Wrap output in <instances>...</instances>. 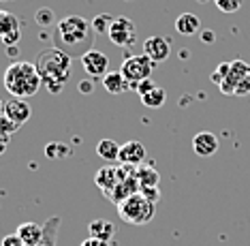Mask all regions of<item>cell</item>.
<instances>
[{"mask_svg": "<svg viewBox=\"0 0 250 246\" xmlns=\"http://www.w3.org/2000/svg\"><path fill=\"white\" fill-rule=\"evenodd\" d=\"M94 37H96V32L90 20H86L82 15H64L54 28L52 41H54V47L62 49L71 58L73 56L82 58L86 51L92 49Z\"/></svg>", "mask_w": 250, "mask_h": 246, "instance_id": "obj_1", "label": "cell"}, {"mask_svg": "<svg viewBox=\"0 0 250 246\" xmlns=\"http://www.w3.org/2000/svg\"><path fill=\"white\" fill-rule=\"evenodd\" d=\"M35 67L43 79V84L47 86V90L52 94H58L62 86L69 82L71 77V56L64 54L58 47H45L37 56Z\"/></svg>", "mask_w": 250, "mask_h": 246, "instance_id": "obj_2", "label": "cell"}, {"mask_svg": "<svg viewBox=\"0 0 250 246\" xmlns=\"http://www.w3.org/2000/svg\"><path fill=\"white\" fill-rule=\"evenodd\" d=\"M2 84L13 99H30V96L39 92L43 79L39 75L35 62L20 60V62H11L7 67Z\"/></svg>", "mask_w": 250, "mask_h": 246, "instance_id": "obj_3", "label": "cell"}, {"mask_svg": "<svg viewBox=\"0 0 250 246\" xmlns=\"http://www.w3.org/2000/svg\"><path fill=\"white\" fill-rule=\"evenodd\" d=\"M118 214H120V219L124 223H128V225H147V223L154 219L156 208H154V203L139 191L118 205Z\"/></svg>", "mask_w": 250, "mask_h": 246, "instance_id": "obj_4", "label": "cell"}, {"mask_svg": "<svg viewBox=\"0 0 250 246\" xmlns=\"http://www.w3.org/2000/svg\"><path fill=\"white\" fill-rule=\"evenodd\" d=\"M152 68H154V62L147 58L146 54H139V56H128V58H124L122 67H120V73L124 75V79L135 88L141 79H147L152 75Z\"/></svg>", "mask_w": 250, "mask_h": 246, "instance_id": "obj_5", "label": "cell"}, {"mask_svg": "<svg viewBox=\"0 0 250 246\" xmlns=\"http://www.w3.org/2000/svg\"><path fill=\"white\" fill-rule=\"evenodd\" d=\"M107 37H109V41L113 45H118V47H128V45H133L135 39H137V26H135V22L128 20V17H113Z\"/></svg>", "mask_w": 250, "mask_h": 246, "instance_id": "obj_6", "label": "cell"}, {"mask_svg": "<svg viewBox=\"0 0 250 246\" xmlns=\"http://www.w3.org/2000/svg\"><path fill=\"white\" fill-rule=\"evenodd\" d=\"M79 60H82L83 71H86L90 77H94V79H101V77H105L107 73H109V58H107V54H103V51H99L94 47L90 51H86Z\"/></svg>", "mask_w": 250, "mask_h": 246, "instance_id": "obj_7", "label": "cell"}, {"mask_svg": "<svg viewBox=\"0 0 250 246\" xmlns=\"http://www.w3.org/2000/svg\"><path fill=\"white\" fill-rule=\"evenodd\" d=\"M144 54L154 62V65L165 62L169 58V54H171V43L165 37H158V34L156 37H150V39H146V43H144Z\"/></svg>", "mask_w": 250, "mask_h": 246, "instance_id": "obj_8", "label": "cell"}, {"mask_svg": "<svg viewBox=\"0 0 250 246\" xmlns=\"http://www.w3.org/2000/svg\"><path fill=\"white\" fill-rule=\"evenodd\" d=\"M246 75H250V65H248V62L233 60L231 67H229V75H227V79L220 84V90H223L225 94H235L237 84H240Z\"/></svg>", "mask_w": 250, "mask_h": 246, "instance_id": "obj_9", "label": "cell"}, {"mask_svg": "<svg viewBox=\"0 0 250 246\" xmlns=\"http://www.w3.org/2000/svg\"><path fill=\"white\" fill-rule=\"evenodd\" d=\"M118 161L122 165H128V167H139V165L146 161V146L135 139L126 141V144H122V148H120V158H118Z\"/></svg>", "mask_w": 250, "mask_h": 246, "instance_id": "obj_10", "label": "cell"}, {"mask_svg": "<svg viewBox=\"0 0 250 246\" xmlns=\"http://www.w3.org/2000/svg\"><path fill=\"white\" fill-rule=\"evenodd\" d=\"M4 116H7L11 122H15L18 127H21V124L26 122L28 118H30V105H28V101L26 99H11L9 103H4Z\"/></svg>", "mask_w": 250, "mask_h": 246, "instance_id": "obj_11", "label": "cell"}, {"mask_svg": "<svg viewBox=\"0 0 250 246\" xmlns=\"http://www.w3.org/2000/svg\"><path fill=\"white\" fill-rule=\"evenodd\" d=\"M192 150L197 157H212L218 150V137L209 131H201L192 137Z\"/></svg>", "mask_w": 250, "mask_h": 246, "instance_id": "obj_12", "label": "cell"}, {"mask_svg": "<svg viewBox=\"0 0 250 246\" xmlns=\"http://www.w3.org/2000/svg\"><path fill=\"white\" fill-rule=\"evenodd\" d=\"M139 191H141V184H139V180H137V171H135V174H130L128 178H124L120 184L113 188V193L109 195V199L116 205H120L124 199H128L130 195H135V193H139Z\"/></svg>", "mask_w": 250, "mask_h": 246, "instance_id": "obj_13", "label": "cell"}, {"mask_svg": "<svg viewBox=\"0 0 250 246\" xmlns=\"http://www.w3.org/2000/svg\"><path fill=\"white\" fill-rule=\"evenodd\" d=\"M103 88L109 94H113V96H120V94L126 92V90L133 88V86H130L126 79H124V75H122L120 71H109L103 77Z\"/></svg>", "mask_w": 250, "mask_h": 246, "instance_id": "obj_14", "label": "cell"}, {"mask_svg": "<svg viewBox=\"0 0 250 246\" xmlns=\"http://www.w3.org/2000/svg\"><path fill=\"white\" fill-rule=\"evenodd\" d=\"M15 233L24 240L26 246H37V244H41V240L45 236V227L37 225V223H21Z\"/></svg>", "mask_w": 250, "mask_h": 246, "instance_id": "obj_15", "label": "cell"}, {"mask_svg": "<svg viewBox=\"0 0 250 246\" xmlns=\"http://www.w3.org/2000/svg\"><path fill=\"white\" fill-rule=\"evenodd\" d=\"M175 30L184 37H192V34L201 32V20L195 13H182L175 20Z\"/></svg>", "mask_w": 250, "mask_h": 246, "instance_id": "obj_16", "label": "cell"}, {"mask_svg": "<svg viewBox=\"0 0 250 246\" xmlns=\"http://www.w3.org/2000/svg\"><path fill=\"white\" fill-rule=\"evenodd\" d=\"M88 231H90V238L103 240V242H111L113 233H116V227H113L109 221H105V219H96V221L90 223Z\"/></svg>", "mask_w": 250, "mask_h": 246, "instance_id": "obj_17", "label": "cell"}, {"mask_svg": "<svg viewBox=\"0 0 250 246\" xmlns=\"http://www.w3.org/2000/svg\"><path fill=\"white\" fill-rule=\"evenodd\" d=\"M120 144L118 141H113V139H101L99 144H96V154H99L103 161L107 163H113V161H118L120 158Z\"/></svg>", "mask_w": 250, "mask_h": 246, "instance_id": "obj_18", "label": "cell"}, {"mask_svg": "<svg viewBox=\"0 0 250 246\" xmlns=\"http://www.w3.org/2000/svg\"><path fill=\"white\" fill-rule=\"evenodd\" d=\"M137 180H139L141 188H150V186H158L161 176H158V171L152 167V165H139L137 167Z\"/></svg>", "mask_w": 250, "mask_h": 246, "instance_id": "obj_19", "label": "cell"}, {"mask_svg": "<svg viewBox=\"0 0 250 246\" xmlns=\"http://www.w3.org/2000/svg\"><path fill=\"white\" fill-rule=\"evenodd\" d=\"M165 101H167V92H165L161 86H156L154 90H150L147 94L141 96V103H144L146 107H150V110H158V107H163Z\"/></svg>", "mask_w": 250, "mask_h": 246, "instance_id": "obj_20", "label": "cell"}, {"mask_svg": "<svg viewBox=\"0 0 250 246\" xmlns=\"http://www.w3.org/2000/svg\"><path fill=\"white\" fill-rule=\"evenodd\" d=\"M20 30V22L18 17H15L13 13H9V11H2L0 9V39L7 37V34Z\"/></svg>", "mask_w": 250, "mask_h": 246, "instance_id": "obj_21", "label": "cell"}, {"mask_svg": "<svg viewBox=\"0 0 250 246\" xmlns=\"http://www.w3.org/2000/svg\"><path fill=\"white\" fill-rule=\"evenodd\" d=\"M111 22H113V17H111V15H107V13L96 15L94 20H92L94 32H96V34H107V32H109V28H111Z\"/></svg>", "mask_w": 250, "mask_h": 246, "instance_id": "obj_22", "label": "cell"}, {"mask_svg": "<svg viewBox=\"0 0 250 246\" xmlns=\"http://www.w3.org/2000/svg\"><path fill=\"white\" fill-rule=\"evenodd\" d=\"M45 154H47L49 158H64L66 154H69V146L60 144V141H52V144L45 146Z\"/></svg>", "mask_w": 250, "mask_h": 246, "instance_id": "obj_23", "label": "cell"}, {"mask_svg": "<svg viewBox=\"0 0 250 246\" xmlns=\"http://www.w3.org/2000/svg\"><path fill=\"white\" fill-rule=\"evenodd\" d=\"M35 22L41 28H49L54 24V11L52 9H47V7H43V9H39L37 11V15H35Z\"/></svg>", "mask_w": 250, "mask_h": 246, "instance_id": "obj_24", "label": "cell"}, {"mask_svg": "<svg viewBox=\"0 0 250 246\" xmlns=\"http://www.w3.org/2000/svg\"><path fill=\"white\" fill-rule=\"evenodd\" d=\"M214 4L223 13H237L242 7V0H214Z\"/></svg>", "mask_w": 250, "mask_h": 246, "instance_id": "obj_25", "label": "cell"}, {"mask_svg": "<svg viewBox=\"0 0 250 246\" xmlns=\"http://www.w3.org/2000/svg\"><path fill=\"white\" fill-rule=\"evenodd\" d=\"M18 129H20L18 124H15V122H11V120H9L7 116H4V113H0V133L9 137V135H13Z\"/></svg>", "mask_w": 250, "mask_h": 246, "instance_id": "obj_26", "label": "cell"}, {"mask_svg": "<svg viewBox=\"0 0 250 246\" xmlns=\"http://www.w3.org/2000/svg\"><path fill=\"white\" fill-rule=\"evenodd\" d=\"M229 67H231V62H225V65H220V67L212 73V82L218 84V86L223 84L225 79H227V75H229Z\"/></svg>", "mask_w": 250, "mask_h": 246, "instance_id": "obj_27", "label": "cell"}, {"mask_svg": "<svg viewBox=\"0 0 250 246\" xmlns=\"http://www.w3.org/2000/svg\"><path fill=\"white\" fill-rule=\"evenodd\" d=\"M154 88H156V84L152 82L150 77H147V79H141V82H139L137 86H135V90H137V92H139V96L147 94V92H150V90H154Z\"/></svg>", "mask_w": 250, "mask_h": 246, "instance_id": "obj_28", "label": "cell"}, {"mask_svg": "<svg viewBox=\"0 0 250 246\" xmlns=\"http://www.w3.org/2000/svg\"><path fill=\"white\" fill-rule=\"evenodd\" d=\"M0 246H26V244H24V240H21L18 233H9V236L2 238V244Z\"/></svg>", "mask_w": 250, "mask_h": 246, "instance_id": "obj_29", "label": "cell"}, {"mask_svg": "<svg viewBox=\"0 0 250 246\" xmlns=\"http://www.w3.org/2000/svg\"><path fill=\"white\" fill-rule=\"evenodd\" d=\"M246 94H250V75L244 77L235 88V96H246Z\"/></svg>", "mask_w": 250, "mask_h": 246, "instance_id": "obj_30", "label": "cell"}, {"mask_svg": "<svg viewBox=\"0 0 250 246\" xmlns=\"http://www.w3.org/2000/svg\"><path fill=\"white\" fill-rule=\"evenodd\" d=\"M141 193L150 199L152 203H156L158 201V197H161V191H158V186H150V188H141Z\"/></svg>", "mask_w": 250, "mask_h": 246, "instance_id": "obj_31", "label": "cell"}, {"mask_svg": "<svg viewBox=\"0 0 250 246\" xmlns=\"http://www.w3.org/2000/svg\"><path fill=\"white\" fill-rule=\"evenodd\" d=\"M20 37H21V30H15V32H11V34H7V37H2L0 41H2L4 45H15L20 41Z\"/></svg>", "mask_w": 250, "mask_h": 246, "instance_id": "obj_32", "label": "cell"}, {"mask_svg": "<svg viewBox=\"0 0 250 246\" xmlns=\"http://www.w3.org/2000/svg\"><path fill=\"white\" fill-rule=\"evenodd\" d=\"M92 90H94L92 79H83V82H79V92H92Z\"/></svg>", "mask_w": 250, "mask_h": 246, "instance_id": "obj_33", "label": "cell"}, {"mask_svg": "<svg viewBox=\"0 0 250 246\" xmlns=\"http://www.w3.org/2000/svg\"><path fill=\"white\" fill-rule=\"evenodd\" d=\"M79 246H111L109 242H103V240H96V238H88L86 242H82Z\"/></svg>", "mask_w": 250, "mask_h": 246, "instance_id": "obj_34", "label": "cell"}, {"mask_svg": "<svg viewBox=\"0 0 250 246\" xmlns=\"http://www.w3.org/2000/svg\"><path fill=\"white\" fill-rule=\"evenodd\" d=\"M214 39H216V34L212 30H203L201 32V41H206V43H214Z\"/></svg>", "mask_w": 250, "mask_h": 246, "instance_id": "obj_35", "label": "cell"}, {"mask_svg": "<svg viewBox=\"0 0 250 246\" xmlns=\"http://www.w3.org/2000/svg\"><path fill=\"white\" fill-rule=\"evenodd\" d=\"M7 141H9V137H7V135H2V133H0V154H2L4 150H7Z\"/></svg>", "mask_w": 250, "mask_h": 246, "instance_id": "obj_36", "label": "cell"}, {"mask_svg": "<svg viewBox=\"0 0 250 246\" xmlns=\"http://www.w3.org/2000/svg\"><path fill=\"white\" fill-rule=\"evenodd\" d=\"M54 242H56V240H52V242H49L47 231H45V236H43V240H41V244H37V246H54Z\"/></svg>", "mask_w": 250, "mask_h": 246, "instance_id": "obj_37", "label": "cell"}, {"mask_svg": "<svg viewBox=\"0 0 250 246\" xmlns=\"http://www.w3.org/2000/svg\"><path fill=\"white\" fill-rule=\"evenodd\" d=\"M7 54H9V56H15V54H18V47H13V45H9V47H7Z\"/></svg>", "mask_w": 250, "mask_h": 246, "instance_id": "obj_38", "label": "cell"}, {"mask_svg": "<svg viewBox=\"0 0 250 246\" xmlns=\"http://www.w3.org/2000/svg\"><path fill=\"white\" fill-rule=\"evenodd\" d=\"M197 2H199V4H203V2H208V0H197Z\"/></svg>", "mask_w": 250, "mask_h": 246, "instance_id": "obj_39", "label": "cell"}]
</instances>
